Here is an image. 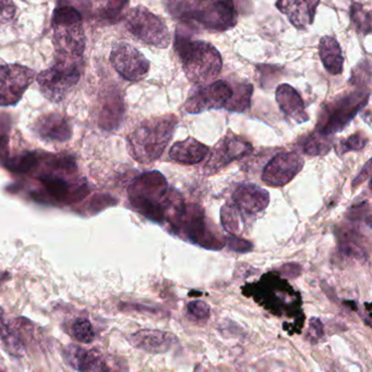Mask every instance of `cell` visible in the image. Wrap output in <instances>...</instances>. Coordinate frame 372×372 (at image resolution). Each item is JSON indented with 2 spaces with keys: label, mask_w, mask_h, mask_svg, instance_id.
I'll return each instance as SVG.
<instances>
[{
  "label": "cell",
  "mask_w": 372,
  "mask_h": 372,
  "mask_svg": "<svg viewBox=\"0 0 372 372\" xmlns=\"http://www.w3.org/2000/svg\"><path fill=\"white\" fill-rule=\"evenodd\" d=\"M81 60L56 57L54 66L36 76L40 92L50 102H62L76 86L82 72Z\"/></svg>",
  "instance_id": "52a82bcc"
},
{
  "label": "cell",
  "mask_w": 372,
  "mask_h": 372,
  "mask_svg": "<svg viewBox=\"0 0 372 372\" xmlns=\"http://www.w3.org/2000/svg\"><path fill=\"white\" fill-rule=\"evenodd\" d=\"M0 337L5 343L6 347L13 355L21 356L24 351L23 342L18 337L17 333L12 330L9 325L4 322L3 318L0 319Z\"/></svg>",
  "instance_id": "4316f807"
},
{
  "label": "cell",
  "mask_w": 372,
  "mask_h": 372,
  "mask_svg": "<svg viewBox=\"0 0 372 372\" xmlns=\"http://www.w3.org/2000/svg\"><path fill=\"white\" fill-rule=\"evenodd\" d=\"M171 189L159 171L135 178L128 187V199L133 209L155 222L165 221Z\"/></svg>",
  "instance_id": "3957f363"
},
{
  "label": "cell",
  "mask_w": 372,
  "mask_h": 372,
  "mask_svg": "<svg viewBox=\"0 0 372 372\" xmlns=\"http://www.w3.org/2000/svg\"><path fill=\"white\" fill-rule=\"evenodd\" d=\"M187 309L190 316L200 321L208 320L210 315H211V308H210L209 305L201 302V301L189 303Z\"/></svg>",
  "instance_id": "d6a6232c"
},
{
  "label": "cell",
  "mask_w": 372,
  "mask_h": 372,
  "mask_svg": "<svg viewBox=\"0 0 372 372\" xmlns=\"http://www.w3.org/2000/svg\"><path fill=\"white\" fill-rule=\"evenodd\" d=\"M309 333L311 335L312 339H319L322 337L323 335V325L321 320L319 319L313 318L310 320V329H309Z\"/></svg>",
  "instance_id": "d590c367"
},
{
  "label": "cell",
  "mask_w": 372,
  "mask_h": 372,
  "mask_svg": "<svg viewBox=\"0 0 372 372\" xmlns=\"http://www.w3.org/2000/svg\"><path fill=\"white\" fill-rule=\"evenodd\" d=\"M189 23L200 24L209 31H227L237 23L234 0H208L191 6Z\"/></svg>",
  "instance_id": "9c48e42d"
},
{
  "label": "cell",
  "mask_w": 372,
  "mask_h": 372,
  "mask_svg": "<svg viewBox=\"0 0 372 372\" xmlns=\"http://www.w3.org/2000/svg\"><path fill=\"white\" fill-rule=\"evenodd\" d=\"M126 24L128 31L145 44L157 48H167L171 44L167 24L147 8L139 6L129 10Z\"/></svg>",
  "instance_id": "ba28073f"
},
{
  "label": "cell",
  "mask_w": 372,
  "mask_h": 372,
  "mask_svg": "<svg viewBox=\"0 0 372 372\" xmlns=\"http://www.w3.org/2000/svg\"><path fill=\"white\" fill-rule=\"evenodd\" d=\"M369 98V91H357L334 99L323 108L317 132L327 136L341 132L357 116V113L367 106Z\"/></svg>",
  "instance_id": "8992f818"
},
{
  "label": "cell",
  "mask_w": 372,
  "mask_h": 372,
  "mask_svg": "<svg viewBox=\"0 0 372 372\" xmlns=\"http://www.w3.org/2000/svg\"><path fill=\"white\" fill-rule=\"evenodd\" d=\"M368 137L365 133H356L351 135L349 139H343L339 143V153H349L351 151H361L367 145Z\"/></svg>",
  "instance_id": "1f68e13d"
},
{
  "label": "cell",
  "mask_w": 372,
  "mask_h": 372,
  "mask_svg": "<svg viewBox=\"0 0 372 372\" xmlns=\"http://www.w3.org/2000/svg\"><path fill=\"white\" fill-rule=\"evenodd\" d=\"M249 141L235 134H228L218 141L210 156L209 163L205 165L208 175H214L227 167L232 161H238L252 151Z\"/></svg>",
  "instance_id": "9a60e30c"
},
{
  "label": "cell",
  "mask_w": 372,
  "mask_h": 372,
  "mask_svg": "<svg viewBox=\"0 0 372 372\" xmlns=\"http://www.w3.org/2000/svg\"><path fill=\"white\" fill-rule=\"evenodd\" d=\"M128 3L129 0H98L101 13L109 19L119 17Z\"/></svg>",
  "instance_id": "f546056e"
},
{
  "label": "cell",
  "mask_w": 372,
  "mask_h": 372,
  "mask_svg": "<svg viewBox=\"0 0 372 372\" xmlns=\"http://www.w3.org/2000/svg\"><path fill=\"white\" fill-rule=\"evenodd\" d=\"M72 335L81 343H91L94 339L95 333L92 325L88 319H78L72 325Z\"/></svg>",
  "instance_id": "4dcf8cb0"
},
{
  "label": "cell",
  "mask_w": 372,
  "mask_h": 372,
  "mask_svg": "<svg viewBox=\"0 0 372 372\" xmlns=\"http://www.w3.org/2000/svg\"><path fill=\"white\" fill-rule=\"evenodd\" d=\"M15 14L16 6L12 0H0V24L11 21Z\"/></svg>",
  "instance_id": "e575fe53"
},
{
  "label": "cell",
  "mask_w": 372,
  "mask_h": 372,
  "mask_svg": "<svg viewBox=\"0 0 372 372\" xmlns=\"http://www.w3.org/2000/svg\"><path fill=\"white\" fill-rule=\"evenodd\" d=\"M254 92V88L252 84L237 85L235 90L232 88V98L228 100L225 108L234 112H244L248 110L252 106V95Z\"/></svg>",
  "instance_id": "cb8c5ba5"
},
{
  "label": "cell",
  "mask_w": 372,
  "mask_h": 372,
  "mask_svg": "<svg viewBox=\"0 0 372 372\" xmlns=\"http://www.w3.org/2000/svg\"><path fill=\"white\" fill-rule=\"evenodd\" d=\"M11 131V119L7 113H0V161L5 163L8 158V145Z\"/></svg>",
  "instance_id": "f1b7e54d"
},
{
  "label": "cell",
  "mask_w": 372,
  "mask_h": 372,
  "mask_svg": "<svg viewBox=\"0 0 372 372\" xmlns=\"http://www.w3.org/2000/svg\"><path fill=\"white\" fill-rule=\"evenodd\" d=\"M232 96V86L224 81H216L192 93L186 102L185 110L198 115L211 109L223 108Z\"/></svg>",
  "instance_id": "5bb4252c"
},
{
  "label": "cell",
  "mask_w": 372,
  "mask_h": 372,
  "mask_svg": "<svg viewBox=\"0 0 372 372\" xmlns=\"http://www.w3.org/2000/svg\"><path fill=\"white\" fill-rule=\"evenodd\" d=\"M351 21L355 24L358 32L370 34L371 32V14L369 10H366L361 4H353L351 10Z\"/></svg>",
  "instance_id": "83f0119b"
},
{
  "label": "cell",
  "mask_w": 372,
  "mask_h": 372,
  "mask_svg": "<svg viewBox=\"0 0 372 372\" xmlns=\"http://www.w3.org/2000/svg\"><path fill=\"white\" fill-rule=\"evenodd\" d=\"M129 342L135 349L150 354H163L171 351L177 343V337L169 332L159 330H140L129 337Z\"/></svg>",
  "instance_id": "d6986e66"
},
{
  "label": "cell",
  "mask_w": 372,
  "mask_h": 372,
  "mask_svg": "<svg viewBox=\"0 0 372 372\" xmlns=\"http://www.w3.org/2000/svg\"><path fill=\"white\" fill-rule=\"evenodd\" d=\"M319 4L320 0H278L276 8L295 28L303 30L312 24Z\"/></svg>",
  "instance_id": "ffe728a7"
},
{
  "label": "cell",
  "mask_w": 372,
  "mask_h": 372,
  "mask_svg": "<svg viewBox=\"0 0 372 372\" xmlns=\"http://www.w3.org/2000/svg\"><path fill=\"white\" fill-rule=\"evenodd\" d=\"M370 165H371V161H368L367 163H366L365 168H363V170H361V173L357 175V178H355V180H354V187H357V186L361 185V183H363V182L370 177V173H371Z\"/></svg>",
  "instance_id": "8d00e7d4"
},
{
  "label": "cell",
  "mask_w": 372,
  "mask_h": 372,
  "mask_svg": "<svg viewBox=\"0 0 372 372\" xmlns=\"http://www.w3.org/2000/svg\"><path fill=\"white\" fill-rule=\"evenodd\" d=\"M127 307H130V309H133V310L145 311V313H151V315H157V313H161L159 310H157V309L152 308V307L140 306V305H129V306Z\"/></svg>",
  "instance_id": "74e56055"
},
{
  "label": "cell",
  "mask_w": 372,
  "mask_h": 372,
  "mask_svg": "<svg viewBox=\"0 0 372 372\" xmlns=\"http://www.w3.org/2000/svg\"><path fill=\"white\" fill-rule=\"evenodd\" d=\"M47 169L38 175V181L43 186L44 193L55 203L72 204L84 199L89 189L79 179L72 180L67 173L76 171L70 161L62 158L46 159Z\"/></svg>",
  "instance_id": "5b68a950"
},
{
  "label": "cell",
  "mask_w": 372,
  "mask_h": 372,
  "mask_svg": "<svg viewBox=\"0 0 372 372\" xmlns=\"http://www.w3.org/2000/svg\"><path fill=\"white\" fill-rule=\"evenodd\" d=\"M242 214L230 203H226L220 209V221L222 226L230 234H237L242 231L240 221Z\"/></svg>",
  "instance_id": "484cf974"
},
{
  "label": "cell",
  "mask_w": 372,
  "mask_h": 372,
  "mask_svg": "<svg viewBox=\"0 0 372 372\" xmlns=\"http://www.w3.org/2000/svg\"><path fill=\"white\" fill-rule=\"evenodd\" d=\"M3 313H4L3 309L0 308V319L3 318Z\"/></svg>",
  "instance_id": "f35d334b"
},
{
  "label": "cell",
  "mask_w": 372,
  "mask_h": 372,
  "mask_svg": "<svg viewBox=\"0 0 372 372\" xmlns=\"http://www.w3.org/2000/svg\"><path fill=\"white\" fill-rule=\"evenodd\" d=\"M69 365L80 372H120L96 351H86L80 347H69L66 351Z\"/></svg>",
  "instance_id": "e0dca14e"
},
{
  "label": "cell",
  "mask_w": 372,
  "mask_h": 372,
  "mask_svg": "<svg viewBox=\"0 0 372 372\" xmlns=\"http://www.w3.org/2000/svg\"><path fill=\"white\" fill-rule=\"evenodd\" d=\"M226 244L230 250L237 252H248L252 250V244L248 240H242L238 238L235 234H230V236L225 238Z\"/></svg>",
  "instance_id": "836d02e7"
},
{
  "label": "cell",
  "mask_w": 372,
  "mask_h": 372,
  "mask_svg": "<svg viewBox=\"0 0 372 372\" xmlns=\"http://www.w3.org/2000/svg\"><path fill=\"white\" fill-rule=\"evenodd\" d=\"M35 78L32 69L0 60V107L18 104Z\"/></svg>",
  "instance_id": "8fae6325"
},
{
  "label": "cell",
  "mask_w": 372,
  "mask_h": 372,
  "mask_svg": "<svg viewBox=\"0 0 372 372\" xmlns=\"http://www.w3.org/2000/svg\"><path fill=\"white\" fill-rule=\"evenodd\" d=\"M111 62L123 79L133 82L142 80L149 74V60L137 48L126 42L114 46L111 52Z\"/></svg>",
  "instance_id": "4fadbf2b"
},
{
  "label": "cell",
  "mask_w": 372,
  "mask_h": 372,
  "mask_svg": "<svg viewBox=\"0 0 372 372\" xmlns=\"http://www.w3.org/2000/svg\"><path fill=\"white\" fill-rule=\"evenodd\" d=\"M34 131L44 141L64 143L72 139V125L60 113H50L36 120Z\"/></svg>",
  "instance_id": "ac0fdd59"
},
{
  "label": "cell",
  "mask_w": 372,
  "mask_h": 372,
  "mask_svg": "<svg viewBox=\"0 0 372 372\" xmlns=\"http://www.w3.org/2000/svg\"><path fill=\"white\" fill-rule=\"evenodd\" d=\"M270 203L266 190L254 184H242L235 187L230 196L232 204L242 214H257L264 211Z\"/></svg>",
  "instance_id": "2e32d148"
},
{
  "label": "cell",
  "mask_w": 372,
  "mask_h": 372,
  "mask_svg": "<svg viewBox=\"0 0 372 372\" xmlns=\"http://www.w3.org/2000/svg\"><path fill=\"white\" fill-rule=\"evenodd\" d=\"M329 137L319 132L313 133L305 141L304 153L309 156L327 155L332 147V141Z\"/></svg>",
  "instance_id": "d4e9b609"
},
{
  "label": "cell",
  "mask_w": 372,
  "mask_h": 372,
  "mask_svg": "<svg viewBox=\"0 0 372 372\" xmlns=\"http://www.w3.org/2000/svg\"><path fill=\"white\" fill-rule=\"evenodd\" d=\"M275 98L278 102V107L289 118L293 119L295 122L305 123L309 120L308 115L305 110L304 102L294 88L288 84H281L276 88Z\"/></svg>",
  "instance_id": "44dd1931"
},
{
  "label": "cell",
  "mask_w": 372,
  "mask_h": 372,
  "mask_svg": "<svg viewBox=\"0 0 372 372\" xmlns=\"http://www.w3.org/2000/svg\"><path fill=\"white\" fill-rule=\"evenodd\" d=\"M321 62L329 74H341L343 71L344 57L339 42L332 36H325L319 44Z\"/></svg>",
  "instance_id": "603a6c76"
},
{
  "label": "cell",
  "mask_w": 372,
  "mask_h": 372,
  "mask_svg": "<svg viewBox=\"0 0 372 372\" xmlns=\"http://www.w3.org/2000/svg\"><path fill=\"white\" fill-rule=\"evenodd\" d=\"M171 228L174 232H179L190 242L208 250H222L225 245V242L220 240L210 230L203 210L197 205H187L185 214Z\"/></svg>",
  "instance_id": "30bf717a"
},
{
  "label": "cell",
  "mask_w": 372,
  "mask_h": 372,
  "mask_svg": "<svg viewBox=\"0 0 372 372\" xmlns=\"http://www.w3.org/2000/svg\"><path fill=\"white\" fill-rule=\"evenodd\" d=\"M175 50L181 58L186 76L193 84L211 82L222 70V57L210 42L191 40L177 32Z\"/></svg>",
  "instance_id": "7a4b0ae2"
},
{
  "label": "cell",
  "mask_w": 372,
  "mask_h": 372,
  "mask_svg": "<svg viewBox=\"0 0 372 372\" xmlns=\"http://www.w3.org/2000/svg\"><path fill=\"white\" fill-rule=\"evenodd\" d=\"M56 57L67 59H82L86 36H84L82 17L80 12L72 6L56 8L52 14Z\"/></svg>",
  "instance_id": "277c9868"
},
{
  "label": "cell",
  "mask_w": 372,
  "mask_h": 372,
  "mask_svg": "<svg viewBox=\"0 0 372 372\" xmlns=\"http://www.w3.org/2000/svg\"><path fill=\"white\" fill-rule=\"evenodd\" d=\"M177 123L174 115L141 123L127 139L131 157L140 163H151L159 159L171 141Z\"/></svg>",
  "instance_id": "6da1fadb"
},
{
  "label": "cell",
  "mask_w": 372,
  "mask_h": 372,
  "mask_svg": "<svg viewBox=\"0 0 372 372\" xmlns=\"http://www.w3.org/2000/svg\"><path fill=\"white\" fill-rule=\"evenodd\" d=\"M209 153V147L193 137H188L185 141H177L169 151L171 161L181 165H197L201 163Z\"/></svg>",
  "instance_id": "7402d4cb"
},
{
  "label": "cell",
  "mask_w": 372,
  "mask_h": 372,
  "mask_svg": "<svg viewBox=\"0 0 372 372\" xmlns=\"http://www.w3.org/2000/svg\"><path fill=\"white\" fill-rule=\"evenodd\" d=\"M203 1H208V0H197V3H203Z\"/></svg>",
  "instance_id": "ab89813d"
},
{
  "label": "cell",
  "mask_w": 372,
  "mask_h": 372,
  "mask_svg": "<svg viewBox=\"0 0 372 372\" xmlns=\"http://www.w3.org/2000/svg\"><path fill=\"white\" fill-rule=\"evenodd\" d=\"M305 161L295 151H283L275 155L262 171V181L272 187H282L300 173Z\"/></svg>",
  "instance_id": "7c38bea8"
}]
</instances>
